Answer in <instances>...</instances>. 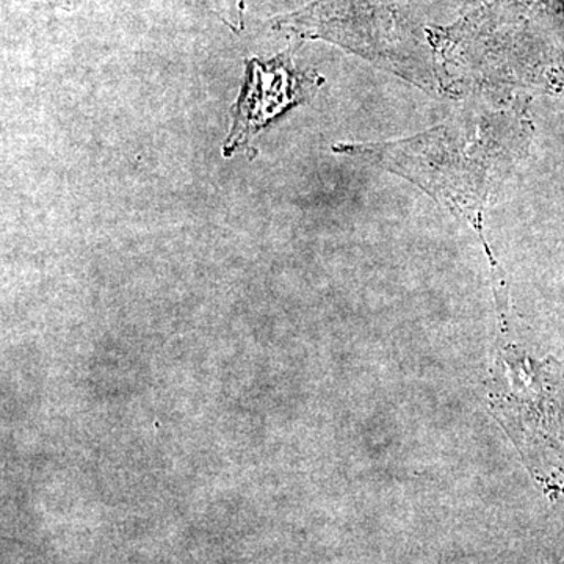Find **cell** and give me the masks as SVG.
<instances>
[{
    "instance_id": "obj_2",
    "label": "cell",
    "mask_w": 564,
    "mask_h": 564,
    "mask_svg": "<svg viewBox=\"0 0 564 564\" xmlns=\"http://www.w3.org/2000/svg\"><path fill=\"white\" fill-rule=\"evenodd\" d=\"M274 29L325 40L423 88H436L413 0H317L274 20Z\"/></svg>"
},
{
    "instance_id": "obj_1",
    "label": "cell",
    "mask_w": 564,
    "mask_h": 564,
    "mask_svg": "<svg viewBox=\"0 0 564 564\" xmlns=\"http://www.w3.org/2000/svg\"><path fill=\"white\" fill-rule=\"evenodd\" d=\"M524 121L510 113L458 118L410 139L334 148L404 177L477 232L492 269L494 292H508L486 242L485 210L499 174L524 143Z\"/></svg>"
},
{
    "instance_id": "obj_4",
    "label": "cell",
    "mask_w": 564,
    "mask_h": 564,
    "mask_svg": "<svg viewBox=\"0 0 564 564\" xmlns=\"http://www.w3.org/2000/svg\"><path fill=\"white\" fill-rule=\"evenodd\" d=\"M470 2L475 3V2H481V0H470Z\"/></svg>"
},
{
    "instance_id": "obj_3",
    "label": "cell",
    "mask_w": 564,
    "mask_h": 564,
    "mask_svg": "<svg viewBox=\"0 0 564 564\" xmlns=\"http://www.w3.org/2000/svg\"><path fill=\"white\" fill-rule=\"evenodd\" d=\"M321 79L293 68L288 55L270 62H247L242 93L232 107V126L223 152L226 158L250 143L282 111L299 106L317 90Z\"/></svg>"
}]
</instances>
